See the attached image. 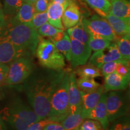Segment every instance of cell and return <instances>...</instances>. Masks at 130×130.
Listing matches in <instances>:
<instances>
[{"label":"cell","mask_w":130,"mask_h":130,"mask_svg":"<svg viewBox=\"0 0 130 130\" xmlns=\"http://www.w3.org/2000/svg\"><path fill=\"white\" fill-rule=\"evenodd\" d=\"M110 13L121 18L130 19V4L128 0H110Z\"/></svg>","instance_id":"ffe728a7"},{"label":"cell","mask_w":130,"mask_h":130,"mask_svg":"<svg viewBox=\"0 0 130 130\" xmlns=\"http://www.w3.org/2000/svg\"><path fill=\"white\" fill-rule=\"evenodd\" d=\"M99 15L104 18L110 13L111 5L110 0H85Z\"/></svg>","instance_id":"484cf974"},{"label":"cell","mask_w":130,"mask_h":130,"mask_svg":"<svg viewBox=\"0 0 130 130\" xmlns=\"http://www.w3.org/2000/svg\"><path fill=\"white\" fill-rule=\"evenodd\" d=\"M87 119L98 121L101 124L104 130L108 129L110 123L108 119L106 108V92L102 93L98 102L89 114Z\"/></svg>","instance_id":"5bb4252c"},{"label":"cell","mask_w":130,"mask_h":130,"mask_svg":"<svg viewBox=\"0 0 130 130\" xmlns=\"http://www.w3.org/2000/svg\"><path fill=\"white\" fill-rule=\"evenodd\" d=\"M0 130H8L1 115H0Z\"/></svg>","instance_id":"b9f144b4"},{"label":"cell","mask_w":130,"mask_h":130,"mask_svg":"<svg viewBox=\"0 0 130 130\" xmlns=\"http://www.w3.org/2000/svg\"><path fill=\"white\" fill-rule=\"evenodd\" d=\"M23 2V0H4L3 10L4 15L9 16L15 15Z\"/></svg>","instance_id":"f1b7e54d"},{"label":"cell","mask_w":130,"mask_h":130,"mask_svg":"<svg viewBox=\"0 0 130 130\" xmlns=\"http://www.w3.org/2000/svg\"><path fill=\"white\" fill-rule=\"evenodd\" d=\"M81 20L89 35L104 37L111 42L118 39L111 26L103 18L95 14L90 18L81 19Z\"/></svg>","instance_id":"ba28073f"},{"label":"cell","mask_w":130,"mask_h":130,"mask_svg":"<svg viewBox=\"0 0 130 130\" xmlns=\"http://www.w3.org/2000/svg\"><path fill=\"white\" fill-rule=\"evenodd\" d=\"M122 60V59L111 61H110V62L105 63L104 64H102V66L99 68L101 74V75L103 76V77H105V76L107 75L116 72L117 65H118V63H119Z\"/></svg>","instance_id":"e575fe53"},{"label":"cell","mask_w":130,"mask_h":130,"mask_svg":"<svg viewBox=\"0 0 130 130\" xmlns=\"http://www.w3.org/2000/svg\"><path fill=\"white\" fill-rule=\"evenodd\" d=\"M77 84L79 90L84 93L93 92L101 86V84L93 78L87 77H79L77 79Z\"/></svg>","instance_id":"4316f807"},{"label":"cell","mask_w":130,"mask_h":130,"mask_svg":"<svg viewBox=\"0 0 130 130\" xmlns=\"http://www.w3.org/2000/svg\"><path fill=\"white\" fill-rule=\"evenodd\" d=\"M116 72L123 78H129V60L122 59L117 65Z\"/></svg>","instance_id":"836d02e7"},{"label":"cell","mask_w":130,"mask_h":130,"mask_svg":"<svg viewBox=\"0 0 130 130\" xmlns=\"http://www.w3.org/2000/svg\"><path fill=\"white\" fill-rule=\"evenodd\" d=\"M36 68L30 56H22L9 64V69L4 83L13 86L23 83Z\"/></svg>","instance_id":"8992f818"},{"label":"cell","mask_w":130,"mask_h":130,"mask_svg":"<svg viewBox=\"0 0 130 130\" xmlns=\"http://www.w3.org/2000/svg\"><path fill=\"white\" fill-rule=\"evenodd\" d=\"M103 18H104L110 24L117 37L129 34L130 19L116 17L110 13Z\"/></svg>","instance_id":"e0dca14e"},{"label":"cell","mask_w":130,"mask_h":130,"mask_svg":"<svg viewBox=\"0 0 130 130\" xmlns=\"http://www.w3.org/2000/svg\"><path fill=\"white\" fill-rule=\"evenodd\" d=\"M81 115V108L74 113H69L60 123L65 130H77L84 121Z\"/></svg>","instance_id":"7402d4cb"},{"label":"cell","mask_w":130,"mask_h":130,"mask_svg":"<svg viewBox=\"0 0 130 130\" xmlns=\"http://www.w3.org/2000/svg\"><path fill=\"white\" fill-rule=\"evenodd\" d=\"M129 78L121 77L116 72L104 77V92L115 90H125L129 85Z\"/></svg>","instance_id":"2e32d148"},{"label":"cell","mask_w":130,"mask_h":130,"mask_svg":"<svg viewBox=\"0 0 130 130\" xmlns=\"http://www.w3.org/2000/svg\"><path fill=\"white\" fill-rule=\"evenodd\" d=\"M75 74L77 75L80 77H87V78H96L101 77L100 69L96 66L90 62L86 63V64L77 66L75 68L74 72Z\"/></svg>","instance_id":"603a6c76"},{"label":"cell","mask_w":130,"mask_h":130,"mask_svg":"<svg viewBox=\"0 0 130 130\" xmlns=\"http://www.w3.org/2000/svg\"><path fill=\"white\" fill-rule=\"evenodd\" d=\"M1 4H0V9H1Z\"/></svg>","instance_id":"ee69618b"},{"label":"cell","mask_w":130,"mask_h":130,"mask_svg":"<svg viewBox=\"0 0 130 130\" xmlns=\"http://www.w3.org/2000/svg\"><path fill=\"white\" fill-rule=\"evenodd\" d=\"M116 40L117 48L122 58L124 60H130V35L129 34L120 36Z\"/></svg>","instance_id":"d4e9b609"},{"label":"cell","mask_w":130,"mask_h":130,"mask_svg":"<svg viewBox=\"0 0 130 130\" xmlns=\"http://www.w3.org/2000/svg\"><path fill=\"white\" fill-rule=\"evenodd\" d=\"M0 115L13 130H26L40 120L32 108L19 98L11 100L1 110Z\"/></svg>","instance_id":"7a4b0ae2"},{"label":"cell","mask_w":130,"mask_h":130,"mask_svg":"<svg viewBox=\"0 0 130 130\" xmlns=\"http://www.w3.org/2000/svg\"><path fill=\"white\" fill-rule=\"evenodd\" d=\"M81 19L79 7L75 2L71 3L64 10L61 17L64 28H69L75 25Z\"/></svg>","instance_id":"ac0fdd59"},{"label":"cell","mask_w":130,"mask_h":130,"mask_svg":"<svg viewBox=\"0 0 130 130\" xmlns=\"http://www.w3.org/2000/svg\"><path fill=\"white\" fill-rule=\"evenodd\" d=\"M66 72L42 67L35 68L23 83L32 109L40 120L48 118L54 92Z\"/></svg>","instance_id":"6da1fadb"},{"label":"cell","mask_w":130,"mask_h":130,"mask_svg":"<svg viewBox=\"0 0 130 130\" xmlns=\"http://www.w3.org/2000/svg\"><path fill=\"white\" fill-rule=\"evenodd\" d=\"M52 122L53 121H52L48 118L41 119L38 122L32 123L26 130H43L45 126L47 125L48 123Z\"/></svg>","instance_id":"8d00e7d4"},{"label":"cell","mask_w":130,"mask_h":130,"mask_svg":"<svg viewBox=\"0 0 130 130\" xmlns=\"http://www.w3.org/2000/svg\"><path fill=\"white\" fill-rule=\"evenodd\" d=\"M35 13L33 4L23 2L15 15L13 16L10 24L30 23Z\"/></svg>","instance_id":"d6986e66"},{"label":"cell","mask_w":130,"mask_h":130,"mask_svg":"<svg viewBox=\"0 0 130 130\" xmlns=\"http://www.w3.org/2000/svg\"><path fill=\"white\" fill-rule=\"evenodd\" d=\"M78 130H104L98 121L91 119H85Z\"/></svg>","instance_id":"d6a6232c"},{"label":"cell","mask_w":130,"mask_h":130,"mask_svg":"<svg viewBox=\"0 0 130 130\" xmlns=\"http://www.w3.org/2000/svg\"><path fill=\"white\" fill-rule=\"evenodd\" d=\"M77 130H78V129H77Z\"/></svg>","instance_id":"f6af8a7d"},{"label":"cell","mask_w":130,"mask_h":130,"mask_svg":"<svg viewBox=\"0 0 130 130\" xmlns=\"http://www.w3.org/2000/svg\"><path fill=\"white\" fill-rule=\"evenodd\" d=\"M7 22H6V16L4 15L2 8L0 9V37L2 36L3 32L7 28Z\"/></svg>","instance_id":"f35d334b"},{"label":"cell","mask_w":130,"mask_h":130,"mask_svg":"<svg viewBox=\"0 0 130 130\" xmlns=\"http://www.w3.org/2000/svg\"><path fill=\"white\" fill-rule=\"evenodd\" d=\"M51 3V0H37L33 4L36 12H46Z\"/></svg>","instance_id":"d590c367"},{"label":"cell","mask_w":130,"mask_h":130,"mask_svg":"<svg viewBox=\"0 0 130 130\" xmlns=\"http://www.w3.org/2000/svg\"><path fill=\"white\" fill-rule=\"evenodd\" d=\"M70 4H58L51 2L46 11L48 18V23L57 28L64 30L61 22V17L64 10Z\"/></svg>","instance_id":"9a60e30c"},{"label":"cell","mask_w":130,"mask_h":130,"mask_svg":"<svg viewBox=\"0 0 130 130\" xmlns=\"http://www.w3.org/2000/svg\"><path fill=\"white\" fill-rule=\"evenodd\" d=\"M3 34L25 54H35L40 36L30 23L10 24Z\"/></svg>","instance_id":"3957f363"},{"label":"cell","mask_w":130,"mask_h":130,"mask_svg":"<svg viewBox=\"0 0 130 130\" xmlns=\"http://www.w3.org/2000/svg\"><path fill=\"white\" fill-rule=\"evenodd\" d=\"M37 31L40 36L48 37L50 38V37L54 36L58 32L63 31V30L57 28L50 24H49L48 22H46L43 25H42Z\"/></svg>","instance_id":"4dcf8cb0"},{"label":"cell","mask_w":130,"mask_h":130,"mask_svg":"<svg viewBox=\"0 0 130 130\" xmlns=\"http://www.w3.org/2000/svg\"><path fill=\"white\" fill-rule=\"evenodd\" d=\"M69 113L77 111L81 108V96L80 90L77 84V78L74 72L69 73L68 86Z\"/></svg>","instance_id":"4fadbf2b"},{"label":"cell","mask_w":130,"mask_h":130,"mask_svg":"<svg viewBox=\"0 0 130 130\" xmlns=\"http://www.w3.org/2000/svg\"><path fill=\"white\" fill-rule=\"evenodd\" d=\"M48 21V18L47 12H36L33 16L31 21L30 22V25L35 30H37L39 28Z\"/></svg>","instance_id":"1f68e13d"},{"label":"cell","mask_w":130,"mask_h":130,"mask_svg":"<svg viewBox=\"0 0 130 130\" xmlns=\"http://www.w3.org/2000/svg\"><path fill=\"white\" fill-rule=\"evenodd\" d=\"M57 50L61 54H62L64 58L68 61L71 60V39L67 32H65L64 36L60 40L53 42Z\"/></svg>","instance_id":"cb8c5ba5"},{"label":"cell","mask_w":130,"mask_h":130,"mask_svg":"<svg viewBox=\"0 0 130 130\" xmlns=\"http://www.w3.org/2000/svg\"><path fill=\"white\" fill-rule=\"evenodd\" d=\"M43 130H65L60 122H52L45 126Z\"/></svg>","instance_id":"ab89813d"},{"label":"cell","mask_w":130,"mask_h":130,"mask_svg":"<svg viewBox=\"0 0 130 130\" xmlns=\"http://www.w3.org/2000/svg\"><path fill=\"white\" fill-rule=\"evenodd\" d=\"M69 73L65 72L61 82L54 92L51 100V108L48 118L60 122L69 113L68 86Z\"/></svg>","instance_id":"277c9868"},{"label":"cell","mask_w":130,"mask_h":130,"mask_svg":"<svg viewBox=\"0 0 130 130\" xmlns=\"http://www.w3.org/2000/svg\"><path fill=\"white\" fill-rule=\"evenodd\" d=\"M35 54L42 67L60 71L64 69L66 65L64 57L50 39L40 37Z\"/></svg>","instance_id":"5b68a950"},{"label":"cell","mask_w":130,"mask_h":130,"mask_svg":"<svg viewBox=\"0 0 130 130\" xmlns=\"http://www.w3.org/2000/svg\"><path fill=\"white\" fill-rule=\"evenodd\" d=\"M37 0H23L24 2H26V3H30V4H33Z\"/></svg>","instance_id":"7bdbcfd3"},{"label":"cell","mask_w":130,"mask_h":130,"mask_svg":"<svg viewBox=\"0 0 130 130\" xmlns=\"http://www.w3.org/2000/svg\"><path fill=\"white\" fill-rule=\"evenodd\" d=\"M51 2L58 4H65V3H72L75 2V0H51Z\"/></svg>","instance_id":"60d3db41"},{"label":"cell","mask_w":130,"mask_h":130,"mask_svg":"<svg viewBox=\"0 0 130 130\" xmlns=\"http://www.w3.org/2000/svg\"><path fill=\"white\" fill-rule=\"evenodd\" d=\"M81 115L83 118L87 119L90 112L93 109L100 100L102 93H104V86L101 85L98 89L89 93L81 92Z\"/></svg>","instance_id":"7c38bea8"},{"label":"cell","mask_w":130,"mask_h":130,"mask_svg":"<svg viewBox=\"0 0 130 130\" xmlns=\"http://www.w3.org/2000/svg\"><path fill=\"white\" fill-rule=\"evenodd\" d=\"M22 56L28 55L19 50L3 34L0 37V64L9 65L16 58Z\"/></svg>","instance_id":"30bf717a"},{"label":"cell","mask_w":130,"mask_h":130,"mask_svg":"<svg viewBox=\"0 0 130 130\" xmlns=\"http://www.w3.org/2000/svg\"><path fill=\"white\" fill-rule=\"evenodd\" d=\"M129 104L128 95L123 90L106 92V108L109 123L128 115Z\"/></svg>","instance_id":"52a82bcc"},{"label":"cell","mask_w":130,"mask_h":130,"mask_svg":"<svg viewBox=\"0 0 130 130\" xmlns=\"http://www.w3.org/2000/svg\"><path fill=\"white\" fill-rule=\"evenodd\" d=\"M71 62L72 68L86 64L90 57L92 50L88 44H83L74 39L71 38Z\"/></svg>","instance_id":"9c48e42d"},{"label":"cell","mask_w":130,"mask_h":130,"mask_svg":"<svg viewBox=\"0 0 130 130\" xmlns=\"http://www.w3.org/2000/svg\"><path fill=\"white\" fill-rule=\"evenodd\" d=\"M111 41L104 37L90 35L88 45L91 50L98 51L106 48L111 44Z\"/></svg>","instance_id":"83f0119b"},{"label":"cell","mask_w":130,"mask_h":130,"mask_svg":"<svg viewBox=\"0 0 130 130\" xmlns=\"http://www.w3.org/2000/svg\"><path fill=\"white\" fill-rule=\"evenodd\" d=\"M9 65L0 64V86L4 83L7 77Z\"/></svg>","instance_id":"74e56055"},{"label":"cell","mask_w":130,"mask_h":130,"mask_svg":"<svg viewBox=\"0 0 130 130\" xmlns=\"http://www.w3.org/2000/svg\"><path fill=\"white\" fill-rule=\"evenodd\" d=\"M67 34L71 38L74 39L83 44H88L90 35L84 27L81 19L74 27L68 28Z\"/></svg>","instance_id":"44dd1931"},{"label":"cell","mask_w":130,"mask_h":130,"mask_svg":"<svg viewBox=\"0 0 130 130\" xmlns=\"http://www.w3.org/2000/svg\"><path fill=\"white\" fill-rule=\"evenodd\" d=\"M120 59L123 58L118 51L116 43L115 42H111V44L106 48L95 51L92 56H90L89 62L100 68L105 63Z\"/></svg>","instance_id":"8fae6325"},{"label":"cell","mask_w":130,"mask_h":130,"mask_svg":"<svg viewBox=\"0 0 130 130\" xmlns=\"http://www.w3.org/2000/svg\"><path fill=\"white\" fill-rule=\"evenodd\" d=\"M108 130H130L129 116L126 115L115 120L111 122Z\"/></svg>","instance_id":"f546056e"}]
</instances>
